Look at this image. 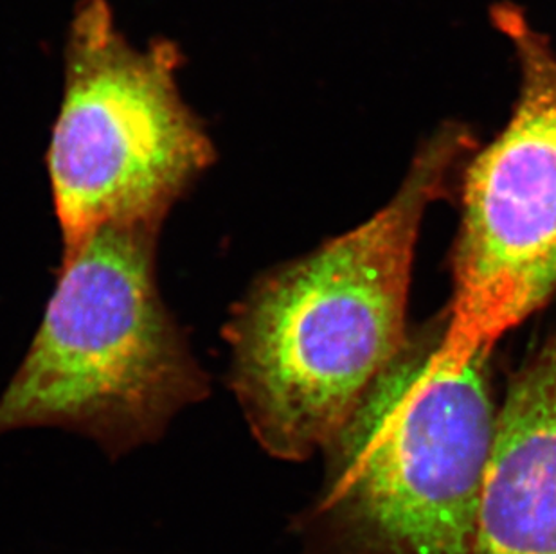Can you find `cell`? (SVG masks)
<instances>
[{
  "instance_id": "6da1fadb",
  "label": "cell",
  "mask_w": 556,
  "mask_h": 554,
  "mask_svg": "<svg viewBox=\"0 0 556 554\" xmlns=\"http://www.w3.org/2000/svg\"><path fill=\"white\" fill-rule=\"evenodd\" d=\"M445 125L369 221L252 282L232 309L229 382L254 440L276 459L325 449L407 344L421 222L472 150Z\"/></svg>"
},
{
  "instance_id": "7a4b0ae2",
  "label": "cell",
  "mask_w": 556,
  "mask_h": 554,
  "mask_svg": "<svg viewBox=\"0 0 556 554\" xmlns=\"http://www.w3.org/2000/svg\"><path fill=\"white\" fill-rule=\"evenodd\" d=\"M443 325L409 335L323 449V484L290 528L301 554H472L498 411L490 353L435 358Z\"/></svg>"
},
{
  "instance_id": "3957f363",
  "label": "cell",
  "mask_w": 556,
  "mask_h": 554,
  "mask_svg": "<svg viewBox=\"0 0 556 554\" xmlns=\"http://www.w3.org/2000/svg\"><path fill=\"white\" fill-rule=\"evenodd\" d=\"M161 224L105 225L63 251L40 330L0 396V436L59 427L117 459L207 394L157 287Z\"/></svg>"
},
{
  "instance_id": "277c9868",
  "label": "cell",
  "mask_w": 556,
  "mask_h": 554,
  "mask_svg": "<svg viewBox=\"0 0 556 554\" xmlns=\"http://www.w3.org/2000/svg\"><path fill=\"white\" fill-rule=\"evenodd\" d=\"M168 42L131 46L105 0H85L68 37L48 166L63 251L105 225L161 224L215 163L177 85Z\"/></svg>"
},
{
  "instance_id": "5b68a950",
  "label": "cell",
  "mask_w": 556,
  "mask_h": 554,
  "mask_svg": "<svg viewBox=\"0 0 556 554\" xmlns=\"http://www.w3.org/2000/svg\"><path fill=\"white\" fill-rule=\"evenodd\" d=\"M492 21L519 60L508 125L463 173L452 299L435 358L465 367L556 293V53L517 5Z\"/></svg>"
},
{
  "instance_id": "8992f818",
  "label": "cell",
  "mask_w": 556,
  "mask_h": 554,
  "mask_svg": "<svg viewBox=\"0 0 556 554\" xmlns=\"http://www.w3.org/2000/svg\"><path fill=\"white\" fill-rule=\"evenodd\" d=\"M472 554H556V335L498 408Z\"/></svg>"
}]
</instances>
